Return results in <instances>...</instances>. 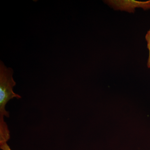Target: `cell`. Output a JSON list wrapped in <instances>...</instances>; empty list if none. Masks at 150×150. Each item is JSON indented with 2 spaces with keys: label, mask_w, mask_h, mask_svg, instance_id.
<instances>
[{
  "label": "cell",
  "mask_w": 150,
  "mask_h": 150,
  "mask_svg": "<svg viewBox=\"0 0 150 150\" xmlns=\"http://www.w3.org/2000/svg\"><path fill=\"white\" fill-rule=\"evenodd\" d=\"M145 38L147 42V48L149 50V57L147 65L148 68H150V29L147 33Z\"/></svg>",
  "instance_id": "3957f363"
},
{
  "label": "cell",
  "mask_w": 150,
  "mask_h": 150,
  "mask_svg": "<svg viewBox=\"0 0 150 150\" xmlns=\"http://www.w3.org/2000/svg\"><path fill=\"white\" fill-rule=\"evenodd\" d=\"M11 68H7L1 61L0 62V144L7 143L10 138V131L5 122V116L8 117L9 112L5 109L6 105L11 99H20L21 97L15 93L13 88L16 85Z\"/></svg>",
  "instance_id": "6da1fadb"
},
{
  "label": "cell",
  "mask_w": 150,
  "mask_h": 150,
  "mask_svg": "<svg viewBox=\"0 0 150 150\" xmlns=\"http://www.w3.org/2000/svg\"><path fill=\"white\" fill-rule=\"evenodd\" d=\"M0 148L2 150H12L7 143L0 144Z\"/></svg>",
  "instance_id": "277c9868"
},
{
  "label": "cell",
  "mask_w": 150,
  "mask_h": 150,
  "mask_svg": "<svg viewBox=\"0 0 150 150\" xmlns=\"http://www.w3.org/2000/svg\"><path fill=\"white\" fill-rule=\"evenodd\" d=\"M106 3L112 6L115 9L126 11L130 13H134L136 8H142L144 10L150 9V0L143 2L135 1H106Z\"/></svg>",
  "instance_id": "7a4b0ae2"
}]
</instances>
